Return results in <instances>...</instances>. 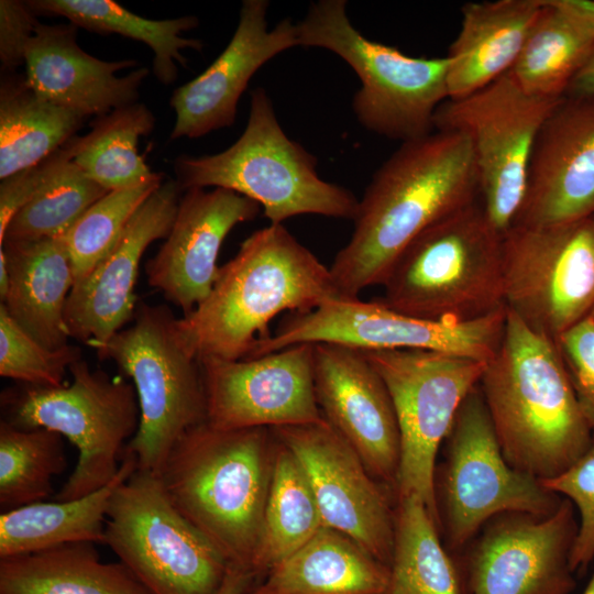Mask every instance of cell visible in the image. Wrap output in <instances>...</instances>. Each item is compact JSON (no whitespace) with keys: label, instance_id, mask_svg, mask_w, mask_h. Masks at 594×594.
Instances as JSON below:
<instances>
[{"label":"cell","instance_id":"cell-1","mask_svg":"<svg viewBox=\"0 0 594 594\" xmlns=\"http://www.w3.org/2000/svg\"><path fill=\"white\" fill-rule=\"evenodd\" d=\"M479 173L466 136L437 131L402 145L359 199L349 242L329 267L342 297L382 285L404 250L425 230L477 201Z\"/></svg>","mask_w":594,"mask_h":594},{"label":"cell","instance_id":"cell-2","mask_svg":"<svg viewBox=\"0 0 594 594\" xmlns=\"http://www.w3.org/2000/svg\"><path fill=\"white\" fill-rule=\"evenodd\" d=\"M340 297L329 267L283 224H270L240 244L209 296L176 324L199 361L240 360L271 337L279 314L308 312Z\"/></svg>","mask_w":594,"mask_h":594},{"label":"cell","instance_id":"cell-3","mask_svg":"<svg viewBox=\"0 0 594 594\" xmlns=\"http://www.w3.org/2000/svg\"><path fill=\"white\" fill-rule=\"evenodd\" d=\"M479 388L506 460L540 481L566 470L593 440L557 342L507 309Z\"/></svg>","mask_w":594,"mask_h":594},{"label":"cell","instance_id":"cell-4","mask_svg":"<svg viewBox=\"0 0 594 594\" xmlns=\"http://www.w3.org/2000/svg\"><path fill=\"white\" fill-rule=\"evenodd\" d=\"M273 437L271 428L223 430L205 421L176 441L158 472L174 506L231 568L251 574L272 479Z\"/></svg>","mask_w":594,"mask_h":594},{"label":"cell","instance_id":"cell-5","mask_svg":"<svg viewBox=\"0 0 594 594\" xmlns=\"http://www.w3.org/2000/svg\"><path fill=\"white\" fill-rule=\"evenodd\" d=\"M502 233L481 202L436 222L398 256L381 304L406 315L463 322L506 308Z\"/></svg>","mask_w":594,"mask_h":594},{"label":"cell","instance_id":"cell-6","mask_svg":"<svg viewBox=\"0 0 594 594\" xmlns=\"http://www.w3.org/2000/svg\"><path fill=\"white\" fill-rule=\"evenodd\" d=\"M176 182L190 188H226L256 201L271 224L300 215L354 219L359 199L349 189L321 179L317 158L282 129L264 88L250 96L246 127L227 150L180 155Z\"/></svg>","mask_w":594,"mask_h":594},{"label":"cell","instance_id":"cell-7","mask_svg":"<svg viewBox=\"0 0 594 594\" xmlns=\"http://www.w3.org/2000/svg\"><path fill=\"white\" fill-rule=\"evenodd\" d=\"M299 46L328 50L356 74L361 88L352 101L366 130L402 143L435 131V116L449 99L450 59L413 57L371 41L351 23L345 0H319L297 23Z\"/></svg>","mask_w":594,"mask_h":594},{"label":"cell","instance_id":"cell-8","mask_svg":"<svg viewBox=\"0 0 594 594\" xmlns=\"http://www.w3.org/2000/svg\"><path fill=\"white\" fill-rule=\"evenodd\" d=\"M132 321L90 346L100 360L113 361L132 380L140 424L125 448L139 469L158 474L176 441L207 420L202 371L167 306L140 302Z\"/></svg>","mask_w":594,"mask_h":594},{"label":"cell","instance_id":"cell-9","mask_svg":"<svg viewBox=\"0 0 594 594\" xmlns=\"http://www.w3.org/2000/svg\"><path fill=\"white\" fill-rule=\"evenodd\" d=\"M69 373L68 385L22 384L1 394L2 420L23 429L52 430L77 448V464L56 501L85 496L111 482L119 472L125 442L140 424L132 383L92 370L84 358L69 366Z\"/></svg>","mask_w":594,"mask_h":594},{"label":"cell","instance_id":"cell-10","mask_svg":"<svg viewBox=\"0 0 594 594\" xmlns=\"http://www.w3.org/2000/svg\"><path fill=\"white\" fill-rule=\"evenodd\" d=\"M435 477L446 547L462 551L494 517L505 513L552 514L562 497L506 460L479 384L461 404L444 440Z\"/></svg>","mask_w":594,"mask_h":594},{"label":"cell","instance_id":"cell-11","mask_svg":"<svg viewBox=\"0 0 594 594\" xmlns=\"http://www.w3.org/2000/svg\"><path fill=\"white\" fill-rule=\"evenodd\" d=\"M103 544L153 594H216L231 569L174 506L158 474L139 468L112 495Z\"/></svg>","mask_w":594,"mask_h":594},{"label":"cell","instance_id":"cell-12","mask_svg":"<svg viewBox=\"0 0 594 594\" xmlns=\"http://www.w3.org/2000/svg\"><path fill=\"white\" fill-rule=\"evenodd\" d=\"M391 394L400 437L397 498L416 495L439 526L437 455L485 362L429 350L363 351Z\"/></svg>","mask_w":594,"mask_h":594},{"label":"cell","instance_id":"cell-13","mask_svg":"<svg viewBox=\"0 0 594 594\" xmlns=\"http://www.w3.org/2000/svg\"><path fill=\"white\" fill-rule=\"evenodd\" d=\"M561 99L530 95L507 73L472 94L448 99L436 112L435 130L458 132L470 141L481 204L502 233L520 209L536 138Z\"/></svg>","mask_w":594,"mask_h":594},{"label":"cell","instance_id":"cell-14","mask_svg":"<svg viewBox=\"0 0 594 594\" xmlns=\"http://www.w3.org/2000/svg\"><path fill=\"white\" fill-rule=\"evenodd\" d=\"M504 301L557 341L594 309V217L504 233Z\"/></svg>","mask_w":594,"mask_h":594},{"label":"cell","instance_id":"cell-15","mask_svg":"<svg viewBox=\"0 0 594 594\" xmlns=\"http://www.w3.org/2000/svg\"><path fill=\"white\" fill-rule=\"evenodd\" d=\"M506 308L474 320L436 321L396 311L377 300L334 298L302 314H289L248 358L300 343H337L362 351L429 350L490 361L503 338Z\"/></svg>","mask_w":594,"mask_h":594},{"label":"cell","instance_id":"cell-16","mask_svg":"<svg viewBox=\"0 0 594 594\" xmlns=\"http://www.w3.org/2000/svg\"><path fill=\"white\" fill-rule=\"evenodd\" d=\"M578 516L562 497L550 515L492 518L457 560L468 594H570Z\"/></svg>","mask_w":594,"mask_h":594},{"label":"cell","instance_id":"cell-17","mask_svg":"<svg viewBox=\"0 0 594 594\" xmlns=\"http://www.w3.org/2000/svg\"><path fill=\"white\" fill-rule=\"evenodd\" d=\"M207 422L218 429L279 428L326 421L314 381V344L261 356L200 360Z\"/></svg>","mask_w":594,"mask_h":594},{"label":"cell","instance_id":"cell-18","mask_svg":"<svg viewBox=\"0 0 594 594\" xmlns=\"http://www.w3.org/2000/svg\"><path fill=\"white\" fill-rule=\"evenodd\" d=\"M272 430L299 461L323 526L349 536L389 565L395 512L356 452L327 421Z\"/></svg>","mask_w":594,"mask_h":594},{"label":"cell","instance_id":"cell-19","mask_svg":"<svg viewBox=\"0 0 594 594\" xmlns=\"http://www.w3.org/2000/svg\"><path fill=\"white\" fill-rule=\"evenodd\" d=\"M314 344V381L326 421L356 452L375 480L396 485L400 437L382 376L362 350Z\"/></svg>","mask_w":594,"mask_h":594},{"label":"cell","instance_id":"cell-20","mask_svg":"<svg viewBox=\"0 0 594 594\" xmlns=\"http://www.w3.org/2000/svg\"><path fill=\"white\" fill-rule=\"evenodd\" d=\"M592 217L594 96H564L536 138L513 226H550Z\"/></svg>","mask_w":594,"mask_h":594},{"label":"cell","instance_id":"cell-21","mask_svg":"<svg viewBox=\"0 0 594 594\" xmlns=\"http://www.w3.org/2000/svg\"><path fill=\"white\" fill-rule=\"evenodd\" d=\"M182 194L176 179L164 180L132 216L111 251L73 286L65 309L70 338L90 346L133 320L142 256L154 241L167 238Z\"/></svg>","mask_w":594,"mask_h":594},{"label":"cell","instance_id":"cell-22","mask_svg":"<svg viewBox=\"0 0 594 594\" xmlns=\"http://www.w3.org/2000/svg\"><path fill=\"white\" fill-rule=\"evenodd\" d=\"M260 205L226 188L183 191L172 229L146 265L148 285L191 312L210 294L219 273V251L229 232L254 219Z\"/></svg>","mask_w":594,"mask_h":594},{"label":"cell","instance_id":"cell-23","mask_svg":"<svg viewBox=\"0 0 594 594\" xmlns=\"http://www.w3.org/2000/svg\"><path fill=\"white\" fill-rule=\"evenodd\" d=\"M267 0L242 1L238 26L222 53L193 80L173 91L170 140L197 139L235 122L240 97L254 74L277 54L299 46L297 23L267 28Z\"/></svg>","mask_w":594,"mask_h":594},{"label":"cell","instance_id":"cell-24","mask_svg":"<svg viewBox=\"0 0 594 594\" xmlns=\"http://www.w3.org/2000/svg\"><path fill=\"white\" fill-rule=\"evenodd\" d=\"M77 26L38 23L25 53V79L42 99L87 118L101 117L138 102L148 75L134 59L107 62L86 53L77 43Z\"/></svg>","mask_w":594,"mask_h":594},{"label":"cell","instance_id":"cell-25","mask_svg":"<svg viewBox=\"0 0 594 594\" xmlns=\"http://www.w3.org/2000/svg\"><path fill=\"white\" fill-rule=\"evenodd\" d=\"M543 0L466 2L447 54L449 99L472 94L507 74L518 58Z\"/></svg>","mask_w":594,"mask_h":594},{"label":"cell","instance_id":"cell-26","mask_svg":"<svg viewBox=\"0 0 594 594\" xmlns=\"http://www.w3.org/2000/svg\"><path fill=\"white\" fill-rule=\"evenodd\" d=\"M9 290L1 302L11 318L44 346L68 344L65 309L75 284L63 237L3 241Z\"/></svg>","mask_w":594,"mask_h":594},{"label":"cell","instance_id":"cell-27","mask_svg":"<svg viewBox=\"0 0 594 594\" xmlns=\"http://www.w3.org/2000/svg\"><path fill=\"white\" fill-rule=\"evenodd\" d=\"M389 566L349 536L329 528L270 569L267 594H386Z\"/></svg>","mask_w":594,"mask_h":594},{"label":"cell","instance_id":"cell-28","mask_svg":"<svg viewBox=\"0 0 594 594\" xmlns=\"http://www.w3.org/2000/svg\"><path fill=\"white\" fill-rule=\"evenodd\" d=\"M138 469L135 457L124 450L117 475L85 496L37 502L0 515V559L24 556L75 542H101L114 491Z\"/></svg>","mask_w":594,"mask_h":594},{"label":"cell","instance_id":"cell-29","mask_svg":"<svg viewBox=\"0 0 594 594\" xmlns=\"http://www.w3.org/2000/svg\"><path fill=\"white\" fill-rule=\"evenodd\" d=\"M94 544L0 559V594H153L120 561H101Z\"/></svg>","mask_w":594,"mask_h":594},{"label":"cell","instance_id":"cell-30","mask_svg":"<svg viewBox=\"0 0 594 594\" xmlns=\"http://www.w3.org/2000/svg\"><path fill=\"white\" fill-rule=\"evenodd\" d=\"M593 52L594 29L562 0H543L508 73L526 92L558 100Z\"/></svg>","mask_w":594,"mask_h":594},{"label":"cell","instance_id":"cell-31","mask_svg":"<svg viewBox=\"0 0 594 594\" xmlns=\"http://www.w3.org/2000/svg\"><path fill=\"white\" fill-rule=\"evenodd\" d=\"M87 117L40 98L25 75L0 81V179L38 164L76 135Z\"/></svg>","mask_w":594,"mask_h":594},{"label":"cell","instance_id":"cell-32","mask_svg":"<svg viewBox=\"0 0 594 594\" xmlns=\"http://www.w3.org/2000/svg\"><path fill=\"white\" fill-rule=\"evenodd\" d=\"M26 3L36 15L64 16L77 28L99 34L114 33L146 44L154 55V76L165 86L177 79V64L187 67L182 51H201L204 46L198 38L180 35L198 26L199 20L194 15L151 20L112 0H32Z\"/></svg>","mask_w":594,"mask_h":594},{"label":"cell","instance_id":"cell-33","mask_svg":"<svg viewBox=\"0 0 594 594\" xmlns=\"http://www.w3.org/2000/svg\"><path fill=\"white\" fill-rule=\"evenodd\" d=\"M386 594H468L439 526L416 495L397 498Z\"/></svg>","mask_w":594,"mask_h":594},{"label":"cell","instance_id":"cell-34","mask_svg":"<svg viewBox=\"0 0 594 594\" xmlns=\"http://www.w3.org/2000/svg\"><path fill=\"white\" fill-rule=\"evenodd\" d=\"M275 439L262 532L251 569L254 576L267 573L323 527L316 497L299 461Z\"/></svg>","mask_w":594,"mask_h":594},{"label":"cell","instance_id":"cell-35","mask_svg":"<svg viewBox=\"0 0 594 594\" xmlns=\"http://www.w3.org/2000/svg\"><path fill=\"white\" fill-rule=\"evenodd\" d=\"M155 127L153 112L135 102L97 117L91 130L78 136L73 162L108 191L134 187L160 177L138 152L139 139Z\"/></svg>","mask_w":594,"mask_h":594},{"label":"cell","instance_id":"cell-36","mask_svg":"<svg viewBox=\"0 0 594 594\" xmlns=\"http://www.w3.org/2000/svg\"><path fill=\"white\" fill-rule=\"evenodd\" d=\"M67 458L63 437L45 428L23 429L0 422V508L2 512L43 502Z\"/></svg>","mask_w":594,"mask_h":594},{"label":"cell","instance_id":"cell-37","mask_svg":"<svg viewBox=\"0 0 594 594\" xmlns=\"http://www.w3.org/2000/svg\"><path fill=\"white\" fill-rule=\"evenodd\" d=\"M107 193L70 161L13 215L0 244L63 237Z\"/></svg>","mask_w":594,"mask_h":594},{"label":"cell","instance_id":"cell-38","mask_svg":"<svg viewBox=\"0 0 594 594\" xmlns=\"http://www.w3.org/2000/svg\"><path fill=\"white\" fill-rule=\"evenodd\" d=\"M164 177L162 174L134 187L108 191L63 235L75 284L88 276L111 251L132 216L163 184Z\"/></svg>","mask_w":594,"mask_h":594},{"label":"cell","instance_id":"cell-39","mask_svg":"<svg viewBox=\"0 0 594 594\" xmlns=\"http://www.w3.org/2000/svg\"><path fill=\"white\" fill-rule=\"evenodd\" d=\"M82 358L74 344L52 350L32 338L0 304V375L43 387L64 385L69 366Z\"/></svg>","mask_w":594,"mask_h":594},{"label":"cell","instance_id":"cell-40","mask_svg":"<svg viewBox=\"0 0 594 594\" xmlns=\"http://www.w3.org/2000/svg\"><path fill=\"white\" fill-rule=\"evenodd\" d=\"M541 483L575 508L578 531L571 566L575 573L584 572L594 561V436L587 450L572 465Z\"/></svg>","mask_w":594,"mask_h":594},{"label":"cell","instance_id":"cell-41","mask_svg":"<svg viewBox=\"0 0 594 594\" xmlns=\"http://www.w3.org/2000/svg\"><path fill=\"white\" fill-rule=\"evenodd\" d=\"M581 411L594 432V321L588 316L557 341Z\"/></svg>","mask_w":594,"mask_h":594},{"label":"cell","instance_id":"cell-42","mask_svg":"<svg viewBox=\"0 0 594 594\" xmlns=\"http://www.w3.org/2000/svg\"><path fill=\"white\" fill-rule=\"evenodd\" d=\"M78 151V135L38 164L9 176L0 183V238L13 215L30 201L70 161Z\"/></svg>","mask_w":594,"mask_h":594},{"label":"cell","instance_id":"cell-43","mask_svg":"<svg viewBox=\"0 0 594 594\" xmlns=\"http://www.w3.org/2000/svg\"><path fill=\"white\" fill-rule=\"evenodd\" d=\"M40 21L26 1H0V61L4 73L25 63L26 47Z\"/></svg>","mask_w":594,"mask_h":594},{"label":"cell","instance_id":"cell-44","mask_svg":"<svg viewBox=\"0 0 594 594\" xmlns=\"http://www.w3.org/2000/svg\"><path fill=\"white\" fill-rule=\"evenodd\" d=\"M565 96H594V52L572 80Z\"/></svg>","mask_w":594,"mask_h":594},{"label":"cell","instance_id":"cell-45","mask_svg":"<svg viewBox=\"0 0 594 594\" xmlns=\"http://www.w3.org/2000/svg\"><path fill=\"white\" fill-rule=\"evenodd\" d=\"M253 578L248 571L231 568L216 594H243L250 588Z\"/></svg>","mask_w":594,"mask_h":594},{"label":"cell","instance_id":"cell-46","mask_svg":"<svg viewBox=\"0 0 594 594\" xmlns=\"http://www.w3.org/2000/svg\"><path fill=\"white\" fill-rule=\"evenodd\" d=\"M575 14L585 20L594 29V0H562Z\"/></svg>","mask_w":594,"mask_h":594},{"label":"cell","instance_id":"cell-47","mask_svg":"<svg viewBox=\"0 0 594 594\" xmlns=\"http://www.w3.org/2000/svg\"><path fill=\"white\" fill-rule=\"evenodd\" d=\"M9 268L4 252L0 249V299L1 302L6 299L9 290Z\"/></svg>","mask_w":594,"mask_h":594},{"label":"cell","instance_id":"cell-48","mask_svg":"<svg viewBox=\"0 0 594 594\" xmlns=\"http://www.w3.org/2000/svg\"><path fill=\"white\" fill-rule=\"evenodd\" d=\"M582 594H594V571H593L586 586L584 587Z\"/></svg>","mask_w":594,"mask_h":594},{"label":"cell","instance_id":"cell-49","mask_svg":"<svg viewBox=\"0 0 594 594\" xmlns=\"http://www.w3.org/2000/svg\"><path fill=\"white\" fill-rule=\"evenodd\" d=\"M243 594H267V593H264V592H261L260 590H257L256 587L254 588H249L245 593Z\"/></svg>","mask_w":594,"mask_h":594},{"label":"cell","instance_id":"cell-50","mask_svg":"<svg viewBox=\"0 0 594 594\" xmlns=\"http://www.w3.org/2000/svg\"><path fill=\"white\" fill-rule=\"evenodd\" d=\"M590 317H591V318L593 319V321H594V309L592 310Z\"/></svg>","mask_w":594,"mask_h":594}]
</instances>
